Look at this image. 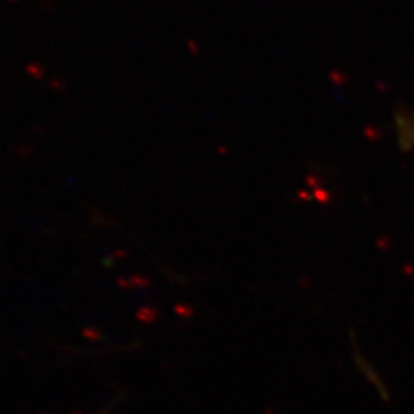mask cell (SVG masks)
I'll return each mask as SVG.
<instances>
[{"mask_svg": "<svg viewBox=\"0 0 414 414\" xmlns=\"http://www.w3.org/2000/svg\"><path fill=\"white\" fill-rule=\"evenodd\" d=\"M399 143L404 149H411L414 146V112L413 115L397 114L396 117Z\"/></svg>", "mask_w": 414, "mask_h": 414, "instance_id": "6da1fadb", "label": "cell"}]
</instances>
